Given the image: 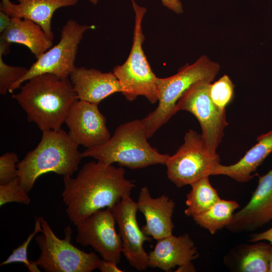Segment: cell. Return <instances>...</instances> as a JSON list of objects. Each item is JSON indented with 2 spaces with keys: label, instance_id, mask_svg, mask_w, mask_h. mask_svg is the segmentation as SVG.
I'll use <instances>...</instances> for the list:
<instances>
[{
  "label": "cell",
  "instance_id": "1",
  "mask_svg": "<svg viewBox=\"0 0 272 272\" xmlns=\"http://www.w3.org/2000/svg\"><path fill=\"white\" fill-rule=\"evenodd\" d=\"M61 196L66 214L75 226L98 210L111 208L130 196L135 185L122 167L101 161L85 164L75 178L63 177Z\"/></svg>",
  "mask_w": 272,
  "mask_h": 272
},
{
  "label": "cell",
  "instance_id": "2",
  "mask_svg": "<svg viewBox=\"0 0 272 272\" xmlns=\"http://www.w3.org/2000/svg\"><path fill=\"white\" fill-rule=\"evenodd\" d=\"M20 88L12 98L25 111L28 120L42 131L60 129L71 106L78 99L69 78L49 73L31 78Z\"/></svg>",
  "mask_w": 272,
  "mask_h": 272
},
{
  "label": "cell",
  "instance_id": "3",
  "mask_svg": "<svg viewBox=\"0 0 272 272\" xmlns=\"http://www.w3.org/2000/svg\"><path fill=\"white\" fill-rule=\"evenodd\" d=\"M39 143L17 164L18 178L22 187L29 192L41 175L52 172L72 176L82 159L78 145L64 130L42 131Z\"/></svg>",
  "mask_w": 272,
  "mask_h": 272
},
{
  "label": "cell",
  "instance_id": "4",
  "mask_svg": "<svg viewBox=\"0 0 272 272\" xmlns=\"http://www.w3.org/2000/svg\"><path fill=\"white\" fill-rule=\"evenodd\" d=\"M141 120H133L119 125L105 144L87 148L83 157H92L106 164L137 169L156 164L165 165L168 154L160 153L148 142Z\"/></svg>",
  "mask_w": 272,
  "mask_h": 272
},
{
  "label": "cell",
  "instance_id": "5",
  "mask_svg": "<svg viewBox=\"0 0 272 272\" xmlns=\"http://www.w3.org/2000/svg\"><path fill=\"white\" fill-rule=\"evenodd\" d=\"M220 68L218 62L203 55L194 63L182 67L176 74L167 78H158V105L154 111L141 119L148 138H151L176 114L178 101L189 87L201 80L212 82Z\"/></svg>",
  "mask_w": 272,
  "mask_h": 272
},
{
  "label": "cell",
  "instance_id": "6",
  "mask_svg": "<svg viewBox=\"0 0 272 272\" xmlns=\"http://www.w3.org/2000/svg\"><path fill=\"white\" fill-rule=\"evenodd\" d=\"M134 12L132 44L128 57L121 65L115 66L113 73L118 80L121 93L130 101L144 96L151 104L158 101L157 83L158 77L153 72L143 48L145 35L142 22L147 9L131 0Z\"/></svg>",
  "mask_w": 272,
  "mask_h": 272
},
{
  "label": "cell",
  "instance_id": "7",
  "mask_svg": "<svg viewBox=\"0 0 272 272\" xmlns=\"http://www.w3.org/2000/svg\"><path fill=\"white\" fill-rule=\"evenodd\" d=\"M39 217L42 232L35 238L40 250L34 261L38 266L46 272H91L97 268L101 259L94 252H85L72 244L69 227L64 230V238L61 239L47 221Z\"/></svg>",
  "mask_w": 272,
  "mask_h": 272
},
{
  "label": "cell",
  "instance_id": "8",
  "mask_svg": "<svg viewBox=\"0 0 272 272\" xmlns=\"http://www.w3.org/2000/svg\"><path fill=\"white\" fill-rule=\"evenodd\" d=\"M220 162L219 155L212 153L208 149L201 134L190 129L185 133L183 144L167 160V177L178 187L190 185L202 178L212 175Z\"/></svg>",
  "mask_w": 272,
  "mask_h": 272
},
{
  "label": "cell",
  "instance_id": "9",
  "mask_svg": "<svg viewBox=\"0 0 272 272\" xmlns=\"http://www.w3.org/2000/svg\"><path fill=\"white\" fill-rule=\"evenodd\" d=\"M93 28L94 26L81 25L75 20H69L62 28L58 43L37 58L27 73L11 86L9 92L12 93L25 82L43 74H51L60 79L69 78L76 67L78 49L84 34Z\"/></svg>",
  "mask_w": 272,
  "mask_h": 272
},
{
  "label": "cell",
  "instance_id": "10",
  "mask_svg": "<svg viewBox=\"0 0 272 272\" xmlns=\"http://www.w3.org/2000/svg\"><path fill=\"white\" fill-rule=\"evenodd\" d=\"M211 83L201 80L193 84L178 101L175 111H186L196 118L206 146L212 153L216 154L228 123L226 109L216 106L210 97L209 86Z\"/></svg>",
  "mask_w": 272,
  "mask_h": 272
},
{
  "label": "cell",
  "instance_id": "11",
  "mask_svg": "<svg viewBox=\"0 0 272 272\" xmlns=\"http://www.w3.org/2000/svg\"><path fill=\"white\" fill-rule=\"evenodd\" d=\"M115 223L110 208L98 210L76 226V240L83 246H91L102 259L118 264L122 246L120 235L115 228Z\"/></svg>",
  "mask_w": 272,
  "mask_h": 272
},
{
  "label": "cell",
  "instance_id": "12",
  "mask_svg": "<svg viewBox=\"0 0 272 272\" xmlns=\"http://www.w3.org/2000/svg\"><path fill=\"white\" fill-rule=\"evenodd\" d=\"M110 209L119 228L122 254L131 267L138 270L146 269L148 267V254L143 245L145 241H150L151 238L144 234L138 225L137 202L130 196H126Z\"/></svg>",
  "mask_w": 272,
  "mask_h": 272
},
{
  "label": "cell",
  "instance_id": "13",
  "mask_svg": "<svg viewBox=\"0 0 272 272\" xmlns=\"http://www.w3.org/2000/svg\"><path fill=\"white\" fill-rule=\"evenodd\" d=\"M97 104L77 100L71 106L65 119L69 135L78 145L87 148L100 146L111 138L106 118Z\"/></svg>",
  "mask_w": 272,
  "mask_h": 272
},
{
  "label": "cell",
  "instance_id": "14",
  "mask_svg": "<svg viewBox=\"0 0 272 272\" xmlns=\"http://www.w3.org/2000/svg\"><path fill=\"white\" fill-rule=\"evenodd\" d=\"M272 220V169L259 177L258 185L248 203L234 214L229 230L239 233L255 230Z\"/></svg>",
  "mask_w": 272,
  "mask_h": 272
},
{
  "label": "cell",
  "instance_id": "15",
  "mask_svg": "<svg viewBox=\"0 0 272 272\" xmlns=\"http://www.w3.org/2000/svg\"><path fill=\"white\" fill-rule=\"evenodd\" d=\"M138 211L143 213L146 224L142 230L145 235L158 240L172 234V216L175 207L173 200L163 194L154 198L147 186L142 187L137 202Z\"/></svg>",
  "mask_w": 272,
  "mask_h": 272
},
{
  "label": "cell",
  "instance_id": "16",
  "mask_svg": "<svg viewBox=\"0 0 272 272\" xmlns=\"http://www.w3.org/2000/svg\"><path fill=\"white\" fill-rule=\"evenodd\" d=\"M69 79L78 99L98 105L113 93L121 92L118 80L113 72L103 73L95 69L76 67Z\"/></svg>",
  "mask_w": 272,
  "mask_h": 272
},
{
  "label": "cell",
  "instance_id": "17",
  "mask_svg": "<svg viewBox=\"0 0 272 272\" xmlns=\"http://www.w3.org/2000/svg\"><path fill=\"white\" fill-rule=\"evenodd\" d=\"M154 249L148 254V267L169 271L176 266L192 262L198 252L188 234H173L157 240Z\"/></svg>",
  "mask_w": 272,
  "mask_h": 272
},
{
  "label": "cell",
  "instance_id": "18",
  "mask_svg": "<svg viewBox=\"0 0 272 272\" xmlns=\"http://www.w3.org/2000/svg\"><path fill=\"white\" fill-rule=\"evenodd\" d=\"M6 6H1L0 11L11 18L30 20L41 26L52 38L54 34L51 29V19L54 13L62 7L76 5L79 0H16Z\"/></svg>",
  "mask_w": 272,
  "mask_h": 272
},
{
  "label": "cell",
  "instance_id": "19",
  "mask_svg": "<svg viewBox=\"0 0 272 272\" xmlns=\"http://www.w3.org/2000/svg\"><path fill=\"white\" fill-rule=\"evenodd\" d=\"M272 152V129L259 135L257 143L251 147L237 163L230 165L220 163L215 167L212 175L227 176L236 181L244 183L253 177L252 173Z\"/></svg>",
  "mask_w": 272,
  "mask_h": 272
},
{
  "label": "cell",
  "instance_id": "20",
  "mask_svg": "<svg viewBox=\"0 0 272 272\" xmlns=\"http://www.w3.org/2000/svg\"><path fill=\"white\" fill-rule=\"evenodd\" d=\"M51 38L35 22L27 19L11 18L9 27L1 33V40L27 47L37 58L52 46Z\"/></svg>",
  "mask_w": 272,
  "mask_h": 272
},
{
  "label": "cell",
  "instance_id": "21",
  "mask_svg": "<svg viewBox=\"0 0 272 272\" xmlns=\"http://www.w3.org/2000/svg\"><path fill=\"white\" fill-rule=\"evenodd\" d=\"M239 207L234 200L220 199L207 210L192 218L200 227L214 234L230 224L234 212Z\"/></svg>",
  "mask_w": 272,
  "mask_h": 272
},
{
  "label": "cell",
  "instance_id": "22",
  "mask_svg": "<svg viewBox=\"0 0 272 272\" xmlns=\"http://www.w3.org/2000/svg\"><path fill=\"white\" fill-rule=\"evenodd\" d=\"M191 189L186 195L185 214L191 217L209 209L221 198L212 186L209 176L202 178L190 185Z\"/></svg>",
  "mask_w": 272,
  "mask_h": 272
},
{
  "label": "cell",
  "instance_id": "23",
  "mask_svg": "<svg viewBox=\"0 0 272 272\" xmlns=\"http://www.w3.org/2000/svg\"><path fill=\"white\" fill-rule=\"evenodd\" d=\"M270 245L260 242L247 246L239 262V271L269 272L268 255Z\"/></svg>",
  "mask_w": 272,
  "mask_h": 272
},
{
  "label": "cell",
  "instance_id": "24",
  "mask_svg": "<svg viewBox=\"0 0 272 272\" xmlns=\"http://www.w3.org/2000/svg\"><path fill=\"white\" fill-rule=\"evenodd\" d=\"M234 85L230 77L224 75L209 86V94L214 103L222 109L231 102L234 97Z\"/></svg>",
  "mask_w": 272,
  "mask_h": 272
},
{
  "label": "cell",
  "instance_id": "25",
  "mask_svg": "<svg viewBox=\"0 0 272 272\" xmlns=\"http://www.w3.org/2000/svg\"><path fill=\"white\" fill-rule=\"evenodd\" d=\"M42 232V229L41 225L40 217H36L35 227L33 232L29 235L27 239L18 247L13 249L12 253L8 258L0 264V266H3L8 264L14 262H21L24 263L28 268L30 272H40V270L38 267L37 264L35 261L30 262L27 256V249L32 239L35 236Z\"/></svg>",
  "mask_w": 272,
  "mask_h": 272
},
{
  "label": "cell",
  "instance_id": "26",
  "mask_svg": "<svg viewBox=\"0 0 272 272\" xmlns=\"http://www.w3.org/2000/svg\"><path fill=\"white\" fill-rule=\"evenodd\" d=\"M18 177L6 184H0V206L12 202L28 205L31 199Z\"/></svg>",
  "mask_w": 272,
  "mask_h": 272
},
{
  "label": "cell",
  "instance_id": "27",
  "mask_svg": "<svg viewBox=\"0 0 272 272\" xmlns=\"http://www.w3.org/2000/svg\"><path fill=\"white\" fill-rule=\"evenodd\" d=\"M0 52V94L5 95L11 86L22 78L28 69L22 66H13L6 64Z\"/></svg>",
  "mask_w": 272,
  "mask_h": 272
},
{
  "label": "cell",
  "instance_id": "28",
  "mask_svg": "<svg viewBox=\"0 0 272 272\" xmlns=\"http://www.w3.org/2000/svg\"><path fill=\"white\" fill-rule=\"evenodd\" d=\"M18 157L14 152H7L1 156L0 184H6L18 177Z\"/></svg>",
  "mask_w": 272,
  "mask_h": 272
},
{
  "label": "cell",
  "instance_id": "29",
  "mask_svg": "<svg viewBox=\"0 0 272 272\" xmlns=\"http://www.w3.org/2000/svg\"><path fill=\"white\" fill-rule=\"evenodd\" d=\"M117 263L103 259L100 260L97 269L102 272H123L118 268Z\"/></svg>",
  "mask_w": 272,
  "mask_h": 272
},
{
  "label": "cell",
  "instance_id": "30",
  "mask_svg": "<svg viewBox=\"0 0 272 272\" xmlns=\"http://www.w3.org/2000/svg\"><path fill=\"white\" fill-rule=\"evenodd\" d=\"M162 5L177 14L183 12V5L180 0H161Z\"/></svg>",
  "mask_w": 272,
  "mask_h": 272
},
{
  "label": "cell",
  "instance_id": "31",
  "mask_svg": "<svg viewBox=\"0 0 272 272\" xmlns=\"http://www.w3.org/2000/svg\"><path fill=\"white\" fill-rule=\"evenodd\" d=\"M249 240L252 242L265 240L269 242L270 244L272 245V227L264 232L252 234Z\"/></svg>",
  "mask_w": 272,
  "mask_h": 272
},
{
  "label": "cell",
  "instance_id": "32",
  "mask_svg": "<svg viewBox=\"0 0 272 272\" xmlns=\"http://www.w3.org/2000/svg\"><path fill=\"white\" fill-rule=\"evenodd\" d=\"M11 18L2 11H0V32H3L10 24Z\"/></svg>",
  "mask_w": 272,
  "mask_h": 272
},
{
  "label": "cell",
  "instance_id": "33",
  "mask_svg": "<svg viewBox=\"0 0 272 272\" xmlns=\"http://www.w3.org/2000/svg\"><path fill=\"white\" fill-rule=\"evenodd\" d=\"M195 268L192 263L178 267L176 271H195Z\"/></svg>",
  "mask_w": 272,
  "mask_h": 272
},
{
  "label": "cell",
  "instance_id": "34",
  "mask_svg": "<svg viewBox=\"0 0 272 272\" xmlns=\"http://www.w3.org/2000/svg\"><path fill=\"white\" fill-rule=\"evenodd\" d=\"M12 3L10 0H2L1 5V6H8L11 4Z\"/></svg>",
  "mask_w": 272,
  "mask_h": 272
},
{
  "label": "cell",
  "instance_id": "35",
  "mask_svg": "<svg viewBox=\"0 0 272 272\" xmlns=\"http://www.w3.org/2000/svg\"><path fill=\"white\" fill-rule=\"evenodd\" d=\"M88 1L94 5H96L99 2V0H88Z\"/></svg>",
  "mask_w": 272,
  "mask_h": 272
}]
</instances>
